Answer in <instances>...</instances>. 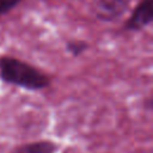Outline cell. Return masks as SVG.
<instances>
[{
	"label": "cell",
	"mask_w": 153,
	"mask_h": 153,
	"mask_svg": "<svg viewBox=\"0 0 153 153\" xmlns=\"http://www.w3.org/2000/svg\"><path fill=\"white\" fill-rule=\"evenodd\" d=\"M0 79L31 91L43 90L50 85V78L45 73L13 56H0Z\"/></svg>",
	"instance_id": "obj_1"
},
{
	"label": "cell",
	"mask_w": 153,
	"mask_h": 153,
	"mask_svg": "<svg viewBox=\"0 0 153 153\" xmlns=\"http://www.w3.org/2000/svg\"><path fill=\"white\" fill-rule=\"evenodd\" d=\"M153 20V0H140L123 25L126 31H140Z\"/></svg>",
	"instance_id": "obj_2"
},
{
	"label": "cell",
	"mask_w": 153,
	"mask_h": 153,
	"mask_svg": "<svg viewBox=\"0 0 153 153\" xmlns=\"http://www.w3.org/2000/svg\"><path fill=\"white\" fill-rule=\"evenodd\" d=\"M129 0H98L96 17L103 22H114L128 10Z\"/></svg>",
	"instance_id": "obj_3"
},
{
	"label": "cell",
	"mask_w": 153,
	"mask_h": 153,
	"mask_svg": "<svg viewBox=\"0 0 153 153\" xmlns=\"http://www.w3.org/2000/svg\"><path fill=\"white\" fill-rule=\"evenodd\" d=\"M56 145L51 141H36L17 147L12 153H55Z\"/></svg>",
	"instance_id": "obj_4"
},
{
	"label": "cell",
	"mask_w": 153,
	"mask_h": 153,
	"mask_svg": "<svg viewBox=\"0 0 153 153\" xmlns=\"http://www.w3.org/2000/svg\"><path fill=\"white\" fill-rule=\"evenodd\" d=\"M88 48V43L81 39H72L66 43V50L74 57L80 56Z\"/></svg>",
	"instance_id": "obj_5"
},
{
	"label": "cell",
	"mask_w": 153,
	"mask_h": 153,
	"mask_svg": "<svg viewBox=\"0 0 153 153\" xmlns=\"http://www.w3.org/2000/svg\"><path fill=\"white\" fill-rule=\"evenodd\" d=\"M23 0H0V16L6 14L17 5H19Z\"/></svg>",
	"instance_id": "obj_6"
}]
</instances>
